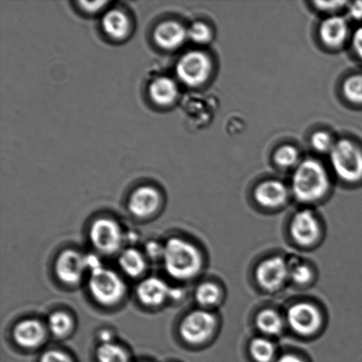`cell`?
Segmentation results:
<instances>
[{"instance_id": "obj_1", "label": "cell", "mask_w": 362, "mask_h": 362, "mask_svg": "<svg viewBox=\"0 0 362 362\" xmlns=\"http://www.w3.org/2000/svg\"><path fill=\"white\" fill-rule=\"evenodd\" d=\"M165 272L173 279L185 281L194 279L200 272L202 255L197 247L180 238H171L164 244Z\"/></svg>"}, {"instance_id": "obj_2", "label": "cell", "mask_w": 362, "mask_h": 362, "mask_svg": "<svg viewBox=\"0 0 362 362\" xmlns=\"http://www.w3.org/2000/svg\"><path fill=\"white\" fill-rule=\"evenodd\" d=\"M291 186L298 201H317L324 197L329 190L328 173L321 162L313 158L305 159L296 166Z\"/></svg>"}, {"instance_id": "obj_3", "label": "cell", "mask_w": 362, "mask_h": 362, "mask_svg": "<svg viewBox=\"0 0 362 362\" xmlns=\"http://www.w3.org/2000/svg\"><path fill=\"white\" fill-rule=\"evenodd\" d=\"M332 168L340 180L356 183L362 180V150L349 139L336 141L329 153Z\"/></svg>"}, {"instance_id": "obj_4", "label": "cell", "mask_w": 362, "mask_h": 362, "mask_svg": "<svg viewBox=\"0 0 362 362\" xmlns=\"http://www.w3.org/2000/svg\"><path fill=\"white\" fill-rule=\"evenodd\" d=\"M88 286L92 297L103 306L118 303L126 292V285L122 278L103 266L90 272Z\"/></svg>"}, {"instance_id": "obj_5", "label": "cell", "mask_w": 362, "mask_h": 362, "mask_svg": "<svg viewBox=\"0 0 362 362\" xmlns=\"http://www.w3.org/2000/svg\"><path fill=\"white\" fill-rule=\"evenodd\" d=\"M212 62L204 52L192 51L184 54L176 66L179 79L189 87H199L209 80Z\"/></svg>"}, {"instance_id": "obj_6", "label": "cell", "mask_w": 362, "mask_h": 362, "mask_svg": "<svg viewBox=\"0 0 362 362\" xmlns=\"http://www.w3.org/2000/svg\"><path fill=\"white\" fill-rule=\"evenodd\" d=\"M90 238L95 250L107 255L119 252L124 243L122 228L111 218L95 220L90 227Z\"/></svg>"}, {"instance_id": "obj_7", "label": "cell", "mask_w": 362, "mask_h": 362, "mask_svg": "<svg viewBox=\"0 0 362 362\" xmlns=\"http://www.w3.org/2000/svg\"><path fill=\"white\" fill-rule=\"evenodd\" d=\"M216 327L214 315L207 310H194L185 317L180 326L185 341L197 345L206 341Z\"/></svg>"}, {"instance_id": "obj_8", "label": "cell", "mask_w": 362, "mask_h": 362, "mask_svg": "<svg viewBox=\"0 0 362 362\" xmlns=\"http://www.w3.org/2000/svg\"><path fill=\"white\" fill-rule=\"evenodd\" d=\"M255 278L262 289L275 292L289 279L288 264L279 257L266 259L258 265Z\"/></svg>"}, {"instance_id": "obj_9", "label": "cell", "mask_w": 362, "mask_h": 362, "mask_svg": "<svg viewBox=\"0 0 362 362\" xmlns=\"http://www.w3.org/2000/svg\"><path fill=\"white\" fill-rule=\"evenodd\" d=\"M87 269L86 255L76 250L63 251L57 258L56 275L60 281L67 285L79 283Z\"/></svg>"}, {"instance_id": "obj_10", "label": "cell", "mask_w": 362, "mask_h": 362, "mask_svg": "<svg viewBox=\"0 0 362 362\" xmlns=\"http://www.w3.org/2000/svg\"><path fill=\"white\" fill-rule=\"evenodd\" d=\"M287 322L300 335L313 334L320 327L322 318L317 307L310 303L293 305L287 312Z\"/></svg>"}, {"instance_id": "obj_11", "label": "cell", "mask_w": 362, "mask_h": 362, "mask_svg": "<svg viewBox=\"0 0 362 362\" xmlns=\"http://www.w3.org/2000/svg\"><path fill=\"white\" fill-rule=\"evenodd\" d=\"M319 233L318 220L310 209H303L294 215L291 222V234L298 244L310 246L317 241Z\"/></svg>"}, {"instance_id": "obj_12", "label": "cell", "mask_w": 362, "mask_h": 362, "mask_svg": "<svg viewBox=\"0 0 362 362\" xmlns=\"http://www.w3.org/2000/svg\"><path fill=\"white\" fill-rule=\"evenodd\" d=\"M160 194L154 187L144 186L134 190L130 195L129 209L138 218H146L153 215L160 204Z\"/></svg>"}, {"instance_id": "obj_13", "label": "cell", "mask_w": 362, "mask_h": 362, "mask_svg": "<svg viewBox=\"0 0 362 362\" xmlns=\"http://www.w3.org/2000/svg\"><path fill=\"white\" fill-rule=\"evenodd\" d=\"M187 30L175 21H166L158 25L154 31V40L159 47L173 51L187 40Z\"/></svg>"}, {"instance_id": "obj_14", "label": "cell", "mask_w": 362, "mask_h": 362, "mask_svg": "<svg viewBox=\"0 0 362 362\" xmlns=\"http://www.w3.org/2000/svg\"><path fill=\"white\" fill-rule=\"evenodd\" d=\"M288 188L281 181L268 180L255 187L254 197L259 204L267 208L283 205L288 199Z\"/></svg>"}, {"instance_id": "obj_15", "label": "cell", "mask_w": 362, "mask_h": 362, "mask_svg": "<svg viewBox=\"0 0 362 362\" xmlns=\"http://www.w3.org/2000/svg\"><path fill=\"white\" fill-rule=\"evenodd\" d=\"M13 336L17 345L24 349H35L45 341L46 329L35 319H26L16 325Z\"/></svg>"}, {"instance_id": "obj_16", "label": "cell", "mask_w": 362, "mask_h": 362, "mask_svg": "<svg viewBox=\"0 0 362 362\" xmlns=\"http://www.w3.org/2000/svg\"><path fill=\"white\" fill-rule=\"evenodd\" d=\"M171 287L162 279L151 276L143 280L137 286L138 299L148 307L159 306L170 299Z\"/></svg>"}, {"instance_id": "obj_17", "label": "cell", "mask_w": 362, "mask_h": 362, "mask_svg": "<svg viewBox=\"0 0 362 362\" xmlns=\"http://www.w3.org/2000/svg\"><path fill=\"white\" fill-rule=\"evenodd\" d=\"M319 35L321 40L329 47H339L349 37V23L345 18L341 16H329L321 23Z\"/></svg>"}, {"instance_id": "obj_18", "label": "cell", "mask_w": 362, "mask_h": 362, "mask_svg": "<svg viewBox=\"0 0 362 362\" xmlns=\"http://www.w3.org/2000/svg\"><path fill=\"white\" fill-rule=\"evenodd\" d=\"M102 27L108 37L115 40H122L129 33L130 21L122 11L112 9L103 17Z\"/></svg>"}, {"instance_id": "obj_19", "label": "cell", "mask_w": 362, "mask_h": 362, "mask_svg": "<svg viewBox=\"0 0 362 362\" xmlns=\"http://www.w3.org/2000/svg\"><path fill=\"white\" fill-rule=\"evenodd\" d=\"M178 94V86L171 78L159 77L150 86L151 100L159 106H168L173 104Z\"/></svg>"}, {"instance_id": "obj_20", "label": "cell", "mask_w": 362, "mask_h": 362, "mask_svg": "<svg viewBox=\"0 0 362 362\" xmlns=\"http://www.w3.org/2000/svg\"><path fill=\"white\" fill-rule=\"evenodd\" d=\"M119 265L122 272L130 278H138L147 269V261L144 255L136 248L130 247L122 252Z\"/></svg>"}, {"instance_id": "obj_21", "label": "cell", "mask_w": 362, "mask_h": 362, "mask_svg": "<svg viewBox=\"0 0 362 362\" xmlns=\"http://www.w3.org/2000/svg\"><path fill=\"white\" fill-rule=\"evenodd\" d=\"M257 326L262 333L269 336L279 335L283 332L284 321L281 315L273 310H264L257 315Z\"/></svg>"}, {"instance_id": "obj_22", "label": "cell", "mask_w": 362, "mask_h": 362, "mask_svg": "<svg viewBox=\"0 0 362 362\" xmlns=\"http://www.w3.org/2000/svg\"><path fill=\"white\" fill-rule=\"evenodd\" d=\"M250 351L252 358L257 362H272L276 356L274 344L264 338L252 340Z\"/></svg>"}, {"instance_id": "obj_23", "label": "cell", "mask_w": 362, "mask_h": 362, "mask_svg": "<svg viewBox=\"0 0 362 362\" xmlns=\"http://www.w3.org/2000/svg\"><path fill=\"white\" fill-rule=\"evenodd\" d=\"M48 327L57 338H63L69 334L72 329L73 320L66 312L57 311L49 315Z\"/></svg>"}, {"instance_id": "obj_24", "label": "cell", "mask_w": 362, "mask_h": 362, "mask_svg": "<svg viewBox=\"0 0 362 362\" xmlns=\"http://www.w3.org/2000/svg\"><path fill=\"white\" fill-rule=\"evenodd\" d=\"M98 362H129V354L115 343L101 344L97 350Z\"/></svg>"}, {"instance_id": "obj_25", "label": "cell", "mask_w": 362, "mask_h": 362, "mask_svg": "<svg viewBox=\"0 0 362 362\" xmlns=\"http://www.w3.org/2000/svg\"><path fill=\"white\" fill-rule=\"evenodd\" d=\"M195 300L202 307L214 306L218 303L221 292L219 287L211 282L201 284L195 291Z\"/></svg>"}, {"instance_id": "obj_26", "label": "cell", "mask_w": 362, "mask_h": 362, "mask_svg": "<svg viewBox=\"0 0 362 362\" xmlns=\"http://www.w3.org/2000/svg\"><path fill=\"white\" fill-rule=\"evenodd\" d=\"M275 164L283 169L292 168L300 164L299 151L292 145L285 144L279 147L274 153Z\"/></svg>"}, {"instance_id": "obj_27", "label": "cell", "mask_w": 362, "mask_h": 362, "mask_svg": "<svg viewBox=\"0 0 362 362\" xmlns=\"http://www.w3.org/2000/svg\"><path fill=\"white\" fill-rule=\"evenodd\" d=\"M345 98L353 104L362 105V74H356L344 81L342 87Z\"/></svg>"}, {"instance_id": "obj_28", "label": "cell", "mask_w": 362, "mask_h": 362, "mask_svg": "<svg viewBox=\"0 0 362 362\" xmlns=\"http://www.w3.org/2000/svg\"><path fill=\"white\" fill-rule=\"evenodd\" d=\"M288 264L289 279L298 285H305L310 281L312 272L308 266L301 264L297 258H292Z\"/></svg>"}, {"instance_id": "obj_29", "label": "cell", "mask_w": 362, "mask_h": 362, "mask_svg": "<svg viewBox=\"0 0 362 362\" xmlns=\"http://www.w3.org/2000/svg\"><path fill=\"white\" fill-rule=\"evenodd\" d=\"M187 37L195 44L206 45L212 39V30L207 24L197 21L188 28Z\"/></svg>"}, {"instance_id": "obj_30", "label": "cell", "mask_w": 362, "mask_h": 362, "mask_svg": "<svg viewBox=\"0 0 362 362\" xmlns=\"http://www.w3.org/2000/svg\"><path fill=\"white\" fill-rule=\"evenodd\" d=\"M335 144L331 134L325 132V131H317L311 137L312 147L320 153H331Z\"/></svg>"}, {"instance_id": "obj_31", "label": "cell", "mask_w": 362, "mask_h": 362, "mask_svg": "<svg viewBox=\"0 0 362 362\" xmlns=\"http://www.w3.org/2000/svg\"><path fill=\"white\" fill-rule=\"evenodd\" d=\"M164 245H162L158 241L150 240L145 245V254L150 260L153 262H158L163 260L164 257Z\"/></svg>"}, {"instance_id": "obj_32", "label": "cell", "mask_w": 362, "mask_h": 362, "mask_svg": "<svg viewBox=\"0 0 362 362\" xmlns=\"http://www.w3.org/2000/svg\"><path fill=\"white\" fill-rule=\"evenodd\" d=\"M40 362H73L66 354L51 350L42 354Z\"/></svg>"}, {"instance_id": "obj_33", "label": "cell", "mask_w": 362, "mask_h": 362, "mask_svg": "<svg viewBox=\"0 0 362 362\" xmlns=\"http://www.w3.org/2000/svg\"><path fill=\"white\" fill-rule=\"evenodd\" d=\"M346 1H315L314 5L318 10L326 13H334L337 10L341 9L344 6H347Z\"/></svg>"}, {"instance_id": "obj_34", "label": "cell", "mask_w": 362, "mask_h": 362, "mask_svg": "<svg viewBox=\"0 0 362 362\" xmlns=\"http://www.w3.org/2000/svg\"><path fill=\"white\" fill-rule=\"evenodd\" d=\"M81 9L85 11L88 13H98V11L103 9L105 5H107L108 2L106 1H94V2H88V1H80L78 2Z\"/></svg>"}, {"instance_id": "obj_35", "label": "cell", "mask_w": 362, "mask_h": 362, "mask_svg": "<svg viewBox=\"0 0 362 362\" xmlns=\"http://www.w3.org/2000/svg\"><path fill=\"white\" fill-rule=\"evenodd\" d=\"M349 14L354 20H362V1H356L347 4Z\"/></svg>"}, {"instance_id": "obj_36", "label": "cell", "mask_w": 362, "mask_h": 362, "mask_svg": "<svg viewBox=\"0 0 362 362\" xmlns=\"http://www.w3.org/2000/svg\"><path fill=\"white\" fill-rule=\"evenodd\" d=\"M353 46L357 55L362 59V27L354 32L353 37Z\"/></svg>"}, {"instance_id": "obj_37", "label": "cell", "mask_w": 362, "mask_h": 362, "mask_svg": "<svg viewBox=\"0 0 362 362\" xmlns=\"http://www.w3.org/2000/svg\"><path fill=\"white\" fill-rule=\"evenodd\" d=\"M99 339H100L101 344L112 343L113 333L109 329H103L99 332Z\"/></svg>"}, {"instance_id": "obj_38", "label": "cell", "mask_w": 362, "mask_h": 362, "mask_svg": "<svg viewBox=\"0 0 362 362\" xmlns=\"http://www.w3.org/2000/svg\"><path fill=\"white\" fill-rule=\"evenodd\" d=\"M276 362H304L303 360L300 359V358L294 356V354H285V356H283L280 358H279L278 360H276Z\"/></svg>"}, {"instance_id": "obj_39", "label": "cell", "mask_w": 362, "mask_h": 362, "mask_svg": "<svg viewBox=\"0 0 362 362\" xmlns=\"http://www.w3.org/2000/svg\"><path fill=\"white\" fill-rule=\"evenodd\" d=\"M184 289L181 288H171V292H170V299L179 300L182 299L184 296Z\"/></svg>"}]
</instances>
